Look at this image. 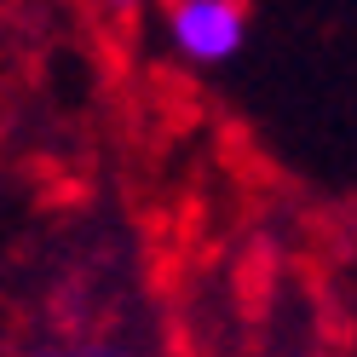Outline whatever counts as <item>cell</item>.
I'll use <instances>...</instances> for the list:
<instances>
[{
  "label": "cell",
  "mask_w": 357,
  "mask_h": 357,
  "mask_svg": "<svg viewBox=\"0 0 357 357\" xmlns=\"http://www.w3.org/2000/svg\"><path fill=\"white\" fill-rule=\"evenodd\" d=\"M162 47L190 70H219L248 47V0H162Z\"/></svg>",
  "instance_id": "cell-1"
},
{
  "label": "cell",
  "mask_w": 357,
  "mask_h": 357,
  "mask_svg": "<svg viewBox=\"0 0 357 357\" xmlns=\"http://www.w3.org/2000/svg\"><path fill=\"white\" fill-rule=\"evenodd\" d=\"M29 357H139V351H127L116 340H47V346H35Z\"/></svg>",
  "instance_id": "cell-2"
},
{
  "label": "cell",
  "mask_w": 357,
  "mask_h": 357,
  "mask_svg": "<svg viewBox=\"0 0 357 357\" xmlns=\"http://www.w3.org/2000/svg\"><path fill=\"white\" fill-rule=\"evenodd\" d=\"M104 6H109V12H139L144 0H104Z\"/></svg>",
  "instance_id": "cell-3"
}]
</instances>
